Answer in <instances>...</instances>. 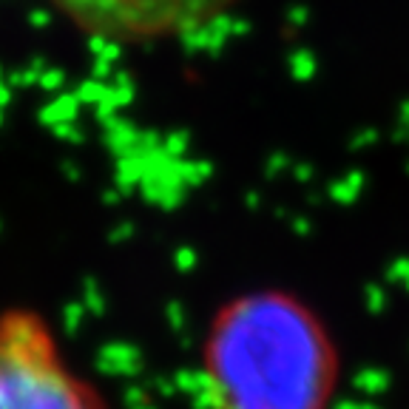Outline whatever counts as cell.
Here are the masks:
<instances>
[{"label": "cell", "instance_id": "obj_1", "mask_svg": "<svg viewBox=\"0 0 409 409\" xmlns=\"http://www.w3.org/2000/svg\"><path fill=\"white\" fill-rule=\"evenodd\" d=\"M338 353L318 316L290 293H245L211 321L202 392L211 409H330Z\"/></svg>", "mask_w": 409, "mask_h": 409}, {"label": "cell", "instance_id": "obj_2", "mask_svg": "<svg viewBox=\"0 0 409 409\" xmlns=\"http://www.w3.org/2000/svg\"><path fill=\"white\" fill-rule=\"evenodd\" d=\"M0 409H108L34 310L0 313Z\"/></svg>", "mask_w": 409, "mask_h": 409}, {"label": "cell", "instance_id": "obj_3", "mask_svg": "<svg viewBox=\"0 0 409 409\" xmlns=\"http://www.w3.org/2000/svg\"><path fill=\"white\" fill-rule=\"evenodd\" d=\"M77 26L111 40L182 34L225 12L233 0H51Z\"/></svg>", "mask_w": 409, "mask_h": 409}]
</instances>
